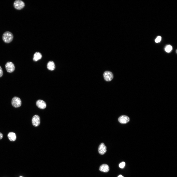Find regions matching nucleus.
Here are the masks:
<instances>
[{
  "mask_svg": "<svg viewBox=\"0 0 177 177\" xmlns=\"http://www.w3.org/2000/svg\"><path fill=\"white\" fill-rule=\"evenodd\" d=\"M14 38L13 34L9 31H6L3 34L2 38L3 41L5 43H9L13 40Z\"/></svg>",
  "mask_w": 177,
  "mask_h": 177,
  "instance_id": "obj_1",
  "label": "nucleus"
},
{
  "mask_svg": "<svg viewBox=\"0 0 177 177\" xmlns=\"http://www.w3.org/2000/svg\"><path fill=\"white\" fill-rule=\"evenodd\" d=\"M11 104L14 107H19L21 105V101L18 97L15 96L13 98L12 100Z\"/></svg>",
  "mask_w": 177,
  "mask_h": 177,
  "instance_id": "obj_2",
  "label": "nucleus"
},
{
  "mask_svg": "<svg viewBox=\"0 0 177 177\" xmlns=\"http://www.w3.org/2000/svg\"><path fill=\"white\" fill-rule=\"evenodd\" d=\"M25 6L24 2L21 0H15L14 3L15 8L18 10H20L24 8Z\"/></svg>",
  "mask_w": 177,
  "mask_h": 177,
  "instance_id": "obj_3",
  "label": "nucleus"
},
{
  "mask_svg": "<svg viewBox=\"0 0 177 177\" xmlns=\"http://www.w3.org/2000/svg\"><path fill=\"white\" fill-rule=\"evenodd\" d=\"M7 71L9 73L13 72L15 69V66L13 63L11 62H7L5 65Z\"/></svg>",
  "mask_w": 177,
  "mask_h": 177,
  "instance_id": "obj_4",
  "label": "nucleus"
},
{
  "mask_svg": "<svg viewBox=\"0 0 177 177\" xmlns=\"http://www.w3.org/2000/svg\"><path fill=\"white\" fill-rule=\"evenodd\" d=\"M32 122L33 125L35 127L39 126L40 122V118L37 115H35L33 117L32 119Z\"/></svg>",
  "mask_w": 177,
  "mask_h": 177,
  "instance_id": "obj_5",
  "label": "nucleus"
},
{
  "mask_svg": "<svg viewBox=\"0 0 177 177\" xmlns=\"http://www.w3.org/2000/svg\"><path fill=\"white\" fill-rule=\"evenodd\" d=\"M103 76L105 80L107 81H111L113 77L112 73L109 71L105 72L103 74Z\"/></svg>",
  "mask_w": 177,
  "mask_h": 177,
  "instance_id": "obj_6",
  "label": "nucleus"
},
{
  "mask_svg": "<svg viewBox=\"0 0 177 177\" xmlns=\"http://www.w3.org/2000/svg\"><path fill=\"white\" fill-rule=\"evenodd\" d=\"M119 122L121 124H125L130 120L129 118L127 116L123 115L120 116L118 118Z\"/></svg>",
  "mask_w": 177,
  "mask_h": 177,
  "instance_id": "obj_7",
  "label": "nucleus"
},
{
  "mask_svg": "<svg viewBox=\"0 0 177 177\" xmlns=\"http://www.w3.org/2000/svg\"><path fill=\"white\" fill-rule=\"evenodd\" d=\"M98 151L99 153L101 155H103L106 152V147L103 143H102L100 145Z\"/></svg>",
  "mask_w": 177,
  "mask_h": 177,
  "instance_id": "obj_8",
  "label": "nucleus"
},
{
  "mask_svg": "<svg viewBox=\"0 0 177 177\" xmlns=\"http://www.w3.org/2000/svg\"><path fill=\"white\" fill-rule=\"evenodd\" d=\"M36 105L39 108L41 109H44L46 107V106L45 102L41 100H38L37 101Z\"/></svg>",
  "mask_w": 177,
  "mask_h": 177,
  "instance_id": "obj_9",
  "label": "nucleus"
},
{
  "mask_svg": "<svg viewBox=\"0 0 177 177\" xmlns=\"http://www.w3.org/2000/svg\"><path fill=\"white\" fill-rule=\"evenodd\" d=\"M7 136L9 139L11 141H14L16 139L15 133L13 132H9Z\"/></svg>",
  "mask_w": 177,
  "mask_h": 177,
  "instance_id": "obj_10",
  "label": "nucleus"
},
{
  "mask_svg": "<svg viewBox=\"0 0 177 177\" xmlns=\"http://www.w3.org/2000/svg\"><path fill=\"white\" fill-rule=\"evenodd\" d=\"M109 170L108 165L106 164H103L100 167V170L103 172H107Z\"/></svg>",
  "mask_w": 177,
  "mask_h": 177,
  "instance_id": "obj_11",
  "label": "nucleus"
},
{
  "mask_svg": "<svg viewBox=\"0 0 177 177\" xmlns=\"http://www.w3.org/2000/svg\"><path fill=\"white\" fill-rule=\"evenodd\" d=\"M47 67L48 69L50 71L54 70L55 68V63L53 61H50L47 63Z\"/></svg>",
  "mask_w": 177,
  "mask_h": 177,
  "instance_id": "obj_12",
  "label": "nucleus"
},
{
  "mask_svg": "<svg viewBox=\"0 0 177 177\" xmlns=\"http://www.w3.org/2000/svg\"><path fill=\"white\" fill-rule=\"evenodd\" d=\"M42 57L41 54L38 52H35L34 54L33 60L35 61H37L40 59Z\"/></svg>",
  "mask_w": 177,
  "mask_h": 177,
  "instance_id": "obj_13",
  "label": "nucleus"
},
{
  "mask_svg": "<svg viewBox=\"0 0 177 177\" xmlns=\"http://www.w3.org/2000/svg\"><path fill=\"white\" fill-rule=\"evenodd\" d=\"M172 47L170 45H168L166 46L165 48V51L168 53L170 52L172 49Z\"/></svg>",
  "mask_w": 177,
  "mask_h": 177,
  "instance_id": "obj_14",
  "label": "nucleus"
},
{
  "mask_svg": "<svg viewBox=\"0 0 177 177\" xmlns=\"http://www.w3.org/2000/svg\"><path fill=\"white\" fill-rule=\"evenodd\" d=\"M161 40V37L160 36H158L155 40V42L156 43L160 42Z\"/></svg>",
  "mask_w": 177,
  "mask_h": 177,
  "instance_id": "obj_15",
  "label": "nucleus"
},
{
  "mask_svg": "<svg viewBox=\"0 0 177 177\" xmlns=\"http://www.w3.org/2000/svg\"><path fill=\"white\" fill-rule=\"evenodd\" d=\"M125 165V163L124 162H122L120 163L119 165V167L121 168H123Z\"/></svg>",
  "mask_w": 177,
  "mask_h": 177,
  "instance_id": "obj_16",
  "label": "nucleus"
},
{
  "mask_svg": "<svg viewBox=\"0 0 177 177\" xmlns=\"http://www.w3.org/2000/svg\"><path fill=\"white\" fill-rule=\"evenodd\" d=\"M3 72L1 67L0 66V77H1L3 75Z\"/></svg>",
  "mask_w": 177,
  "mask_h": 177,
  "instance_id": "obj_17",
  "label": "nucleus"
},
{
  "mask_svg": "<svg viewBox=\"0 0 177 177\" xmlns=\"http://www.w3.org/2000/svg\"><path fill=\"white\" fill-rule=\"evenodd\" d=\"M3 137V135L2 133L0 132V140Z\"/></svg>",
  "mask_w": 177,
  "mask_h": 177,
  "instance_id": "obj_18",
  "label": "nucleus"
},
{
  "mask_svg": "<svg viewBox=\"0 0 177 177\" xmlns=\"http://www.w3.org/2000/svg\"><path fill=\"white\" fill-rule=\"evenodd\" d=\"M118 177H124L121 175H119Z\"/></svg>",
  "mask_w": 177,
  "mask_h": 177,
  "instance_id": "obj_19",
  "label": "nucleus"
},
{
  "mask_svg": "<svg viewBox=\"0 0 177 177\" xmlns=\"http://www.w3.org/2000/svg\"><path fill=\"white\" fill-rule=\"evenodd\" d=\"M22 177V176H20V177Z\"/></svg>",
  "mask_w": 177,
  "mask_h": 177,
  "instance_id": "obj_20",
  "label": "nucleus"
}]
</instances>
